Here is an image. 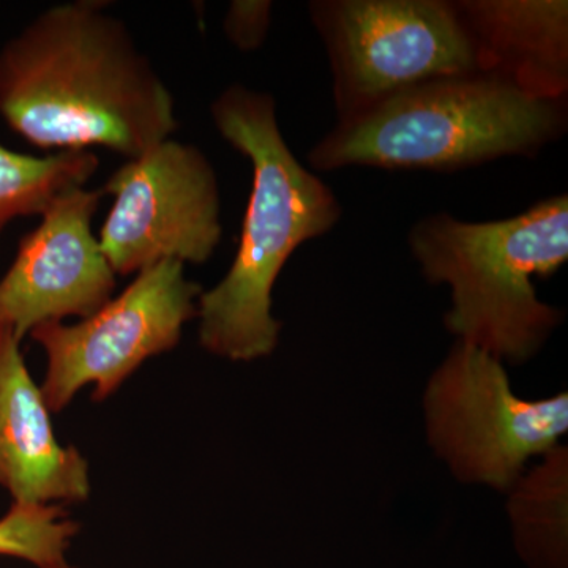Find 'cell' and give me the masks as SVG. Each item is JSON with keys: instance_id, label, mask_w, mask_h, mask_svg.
Here are the masks:
<instances>
[{"instance_id": "6da1fadb", "label": "cell", "mask_w": 568, "mask_h": 568, "mask_svg": "<svg viewBox=\"0 0 568 568\" xmlns=\"http://www.w3.org/2000/svg\"><path fill=\"white\" fill-rule=\"evenodd\" d=\"M0 115L37 148L129 160L178 130L173 93L125 22L93 2L51 7L2 48Z\"/></svg>"}, {"instance_id": "7a4b0ae2", "label": "cell", "mask_w": 568, "mask_h": 568, "mask_svg": "<svg viewBox=\"0 0 568 568\" xmlns=\"http://www.w3.org/2000/svg\"><path fill=\"white\" fill-rule=\"evenodd\" d=\"M211 112L224 140L252 162L253 185L233 265L197 301L200 342L219 357L253 362L278 345L276 278L298 246L338 223L342 205L291 152L274 97L234 84L216 97Z\"/></svg>"}, {"instance_id": "3957f363", "label": "cell", "mask_w": 568, "mask_h": 568, "mask_svg": "<svg viewBox=\"0 0 568 568\" xmlns=\"http://www.w3.org/2000/svg\"><path fill=\"white\" fill-rule=\"evenodd\" d=\"M409 248L429 283L450 287L448 331L500 362L525 364L562 321L532 278L567 263V194L497 222L426 216L410 230Z\"/></svg>"}, {"instance_id": "277c9868", "label": "cell", "mask_w": 568, "mask_h": 568, "mask_svg": "<svg viewBox=\"0 0 568 568\" xmlns=\"http://www.w3.org/2000/svg\"><path fill=\"white\" fill-rule=\"evenodd\" d=\"M567 125V103L477 73L436 78L338 121L310 152L316 171L347 166L457 171L534 155Z\"/></svg>"}, {"instance_id": "5b68a950", "label": "cell", "mask_w": 568, "mask_h": 568, "mask_svg": "<svg viewBox=\"0 0 568 568\" xmlns=\"http://www.w3.org/2000/svg\"><path fill=\"white\" fill-rule=\"evenodd\" d=\"M426 435L466 484L510 491L526 463L559 447L568 429L567 392L544 399L515 394L506 365L458 342L425 388Z\"/></svg>"}, {"instance_id": "8992f818", "label": "cell", "mask_w": 568, "mask_h": 568, "mask_svg": "<svg viewBox=\"0 0 568 568\" xmlns=\"http://www.w3.org/2000/svg\"><path fill=\"white\" fill-rule=\"evenodd\" d=\"M308 10L331 62L338 121L422 82L478 71L455 2L317 0Z\"/></svg>"}, {"instance_id": "52a82bcc", "label": "cell", "mask_w": 568, "mask_h": 568, "mask_svg": "<svg viewBox=\"0 0 568 568\" xmlns=\"http://www.w3.org/2000/svg\"><path fill=\"white\" fill-rule=\"evenodd\" d=\"M200 283L174 260L138 272L118 297L81 323H44L31 336L48 355L41 394L51 413H61L74 395L95 384L92 399L104 402L148 358L179 345L183 325L197 317Z\"/></svg>"}, {"instance_id": "ba28073f", "label": "cell", "mask_w": 568, "mask_h": 568, "mask_svg": "<svg viewBox=\"0 0 568 568\" xmlns=\"http://www.w3.org/2000/svg\"><path fill=\"white\" fill-rule=\"evenodd\" d=\"M100 192L114 200L99 241L115 275L164 260L204 264L222 242L219 179L196 145L160 142L126 160Z\"/></svg>"}, {"instance_id": "9c48e42d", "label": "cell", "mask_w": 568, "mask_h": 568, "mask_svg": "<svg viewBox=\"0 0 568 568\" xmlns=\"http://www.w3.org/2000/svg\"><path fill=\"white\" fill-rule=\"evenodd\" d=\"M102 196L82 186L59 194L39 226L21 239L0 280V325L20 342L41 324L84 320L111 301L115 274L92 233Z\"/></svg>"}, {"instance_id": "30bf717a", "label": "cell", "mask_w": 568, "mask_h": 568, "mask_svg": "<svg viewBox=\"0 0 568 568\" xmlns=\"http://www.w3.org/2000/svg\"><path fill=\"white\" fill-rule=\"evenodd\" d=\"M20 345L0 325V487L24 506L82 503L91 493L88 462L55 439L51 410Z\"/></svg>"}, {"instance_id": "8fae6325", "label": "cell", "mask_w": 568, "mask_h": 568, "mask_svg": "<svg viewBox=\"0 0 568 568\" xmlns=\"http://www.w3.org/2000/svg\"><path fill=\"white\" fill-rule=\"evenodd\" d=\"M478 71L537 99L566 102V0H462L455 2Z\"/></svg>"}, {"instance_id": "7c38bea8", "label": "cell", "mask_w": 568, "mask_h": 568, "mask_svg": "<svg viewBox=\"0 0 568 568\" xmlns=\"http://www.w3.org/2000/svg\"><path fill=\"white\" fill-rule=\"evenodd\" d=\"M544 458L508 491V514L523 558L537 568H562L567 558V448H552Z\"/></svg>"}, {"instance_id": "4fadbf2b", "label": "cell", "mask_w": 568, "mask_h": 568, "mask_svg": "<svg viewBox=\"0 0 568 568\" xmlns=\"http://www.w3.org/2000/svg\"><path fill=\"white\" fill-rule=\"evenodd\" d=\"M99 164L91 151L32 156L0 144V235L18 216L41 215L59 194L84 186Z\"/></svg>"}, {"instance_id": "5bb4252c", "label": "cell", "mask_w": 568, "mask_h": 568, "mask_svg": "<svg viewBox=\"0 0 568 568\" xmlns=\"http://www.w3.org/2000/svg\"><path fill=\"white\" fill-rule=\"evenodd\" d=\"M78 530L80 526L67 518L62 507L13 504L0 518V556L39 568L61 566Z\"/></svg>"}, {"instance_id": "9a60e30c", "label": "cell", "mask_w": 568, "mask_h": 568, "mask_svg": "<svg viewBox=\"0 0 568 568\" xmlns=\"http://www.w3.org/2000/svg\"><path fill=\"white\" fill-rule=\"evenodd\" d=\"M272 9L268 0H234L224 18V33L239 50H257L267 39Z\"/></svg>"}, {"instance_id": "2e32d148", "label": "cell", "mask_w": 568, "mask_h": 568, "mask_svg": "<svg viewBox=\"0 0 568 568\" xmlns=\"http://www.w3.org/2000/svg\"><path fill=\"white\" fill-rule=\"evenodd\" d=\"M51 568H74V567L69 566V564H67V562H63V564H61V566H55V567H51Z\"/></svg>"}]
</instances>
